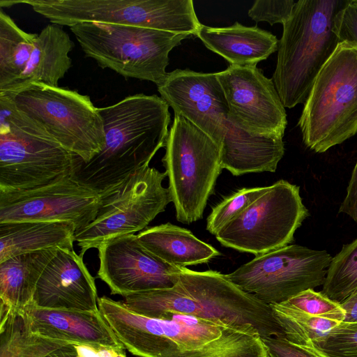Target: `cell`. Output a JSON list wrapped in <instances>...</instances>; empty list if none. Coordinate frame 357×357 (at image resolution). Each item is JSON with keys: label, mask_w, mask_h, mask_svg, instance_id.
Segmentation results:
<instances>
[{"label": "cell", "mask_w": 357, "mask_h": 357, "mask_svg": "<svg viewBox=\"0 0 357 357\" xmlns=\"http://www.w3.org/2000/svg\"><path fill=\"white\" fill-rule=\"evenodd\" d=\"M268 188V186L244 188L224 199L213 208L207 218L208 231L215 235L225 225L240 215L261 196Z\"/></svg>", "instance_id": "30"}, {"label": "cell", "mask_w": 357, "mask_h": 357, "mask_svg": "<svg viewBox=\"0 0 357 357\" xmlns=\"http://www.w3.org/2000/svg\"><path fill=\"white\" fill-rule=\"evenodd\" d=\"M322 286L321 292L340 303L357 291V238L332 257Z\"/></svg>", "instance_id": "29"}, {"label": "cell", "mask_w": 357, "mask_h": 357, "mask_svg": "<svg viewBox=\"0 0 357 357\" xmlns=\"http://www.w3.org/2000/svg\"><path fill=\"white\" fill-rule=\"evenodd\" d=\"M75 225L66 221H19L0 223V262L39 250L73 249Z\"/></svg>", "instance_id": "23"}, {"label": "cell", "mask_w": 357, "mask_h": 357, "mask_svg": "<svg viewBox=\"0 0 357 357\" xmlns=\"http://www.w3.org/2000/svg\"><path fill=\"white\" fill-rule=\"evenodd\" d=\"M0 357H45L70 344L33 333L24 310L1 309Z\"/></svg>", "instance_id": "26"}, {"label": "cell", "mask_w": 357, "mask_h": 357, "mask_svg": "<svg viewBox=\"0 0 357 357\" xmlns=\"http://www.w3.org/2000/svg\"><path fill=\"white\" fill-rule=\"evenodd\" d=\"M140 243L165 262L180 268L206 263L220 252L190 230L170 222L146 227L137 234Z\"/></svg>", "instance_id": "24"}, {"label": "cell", "mask_w": 357, "mask_h": 357, "mask_svg": "<svg viewBox=\"0 0 357 357\" xmlns=\"http://www.w3.org/2000/svg\"><path fill=\"white\" fill-rule=\"evenodd\" d=\"M266 357H324L310 347H303L284 337H261Z\"/></svg>", "instance_id": "34"}, {"label": "cell", "mask_w": 357, "mask_h": 357, "mask_svg": "<svg viewBox=\"0 0 357 357\" xmlns=\"http://www.w3.org/2000/svg\"><path fill=\"white\" fill-rule=\"evenodd\" d=\"M222 169L234 176L248 173L275 172L284 153L282 138L252 135L229 117L220 146Z\"/></svg>", "instance_id": "20"}, {"label": "cell", "mask_w": 357, "mask_h": 357, "mask_svg": "<svg viewBox=\"0 0 357 357\" xmlns=\"http://www.w3.org/2000/svg\"><path fill=\"white\" fill-rule=\"evenodd\" d=\"M339 213L349 215L357 222V160L347 188L346 196L340 206Z\"/></svg>", "instance_id": "36"}, {"label": "cell", "mask_w": 357, "mask_h": 357, "mask_svg": "<svg viewBox=\"0 0 357 357\" xmlns=\"http://www.w3.org/2000/svg\"><path fill=\"white\" fill-rule=\"evenodd\" d=\"M45 357H81L75 344H68L50 353Z\"/></svg>", "instance_id": "39"}, {"label": "cell", "mask_w": 357, "mask_h": 357, "mask_svg": "<svg viewBox=\"0 0 357 357\" xmlns=\"http://www.w3.org/2000/svg\"><path fill=\"white\" fill-rule=\"evenodd\" d=\"M340 43L347 41L357 45V1L350 2L341 9L334 19L333 29Z\"/></svg>", "instance_id": "35"}, {"label": "cell", "mask_w": 357, "mask_h": 357, "mask_svg": "<svg viewBox=\"0 0 357 357\" xmlns=\"http://www.w3.org/2000/svg\"><path fill=\"white\" fill-rule=\"evenodd\" d=\"M86 56L124 77L160 85L169 54L190 36L145 27L82 22L70 27Z\"/></svg>", "instance_id": "7"}, {"label": "cell", "mask_w": 357, "mask_h": 357, "mask_svg": "<svg viewBox=\"0 0 357 357\" xmlns=\"http://www.w3.org/2000/svg\"><path fill=\"white\" fill-rule=\"evenodd\" d=\"M308 215L299 186L279 180L215 236L225 247L257 256L290 245Z\"/></svg>", "instance_id": "12"}, {"label": "cell", "mask_w": 357, "mask_h": 357, "mask_svg": "<svg viewBox=\"0 0 357 357\" xmlns=\"http://www.w3.org/2000/svg\"><path fill=\"white\" fill-rule=\"evenodd\" d=\"M73 47V41L62 26L47 24L38 34L22 76L8 91L1 92H13L32 83L58 86L72 66L69 53Z\"/></svg>", "instance_id": "22"}, {"label": "cell", "mask_w": 357, "mask_h": 357, "mask_svg": "<svg viewBox=\"0 0 357 357\" xmlns=\"http://www.w3.org/2000/svg\"><path fill=\"white\" fill-rule=\"evenodd\" d=\"M217 76L235 124L252 135L283 138L287 114L272 79L256 66L229 65Z\"/></svg>", "instance_id": "15"}, {"label": "cell", "mask_w": 357, "mask_h": 357, "mask_svg": "<svg viewBox=\"0 0 357 357\" xmlns=\"http://www.w3.org/2000/svg\"><path fill=\"white\" fill-rule=\"evenodd\" d=\"M197 36L209 50L238 66H257L278 50L279 43L271 32L238 22L226 27L202 24Z\"/></svg>", "instance_id": "21"}, {"label": "cell", "mask_w": 357, "mask_h": 357, "mask_svg": "<svg viewBox=\"0 0 357 357\" xmlns=\"http://www.w3.org/2000/svg\"><path fill=\"white\" fill-rule=\"evenodd\" d=\"M97 249L100 261L97 277L108 285L112 294L124 297L170 288L179 280L178 267L148 251L135 234L108 240Z\"/></svg>", "instance_id": "16"}, {"label": "cell", "mask_w": 357, "mask_h": 357, "mask_svg": "<svg viewBox=\"0 0 357 357\" xmlns=\"http://www.w3.org/2000/svg\"><path fill=\"white\" fill-rule=\"evenodd\" d=\"M298 126L303 144L318 153L357 134L356 45H337L314 82Z\"/></svg>", "instance_id": "5"}, {"label": "cell", "mask_w": 357, "mask_h": 357, "mask_svg": "<svg viewBox=\"0 0 357 357\" xmlns=\"http://www.w3.org/2000/svg\"><path fill=\"white\" fill-rule=\"evenodd\" d=\"M169 105L157 95L139 93L98 108L105 143L87 162L79 159L72 178L102 197L139 169L149 166L165 146L170 123Z\"/></svg>", "instance_id": "2"}, {"label": "cell", "mask_w": 357, "mask_h": 357, "mask_svg": "<svg viewBox=\"0 0 357 357\" xmlns=\"http://www.w3.org/2000/svg\"><path fill=\"white\" fill-rule=\"evenodd\" d=\"M270 306L284 337L303 347H311L315 340L340 323L312 316L283 303Z\"/></svg>", "instance_id": "28"}, {"label": "cell", "mask_w": 357, "mask_h": 357, "mask_svg": "<svg viewBox=\"0 0 357 357\" xmlns=\"http://www.w3.org/2000/svg\"><path fill=\"white\" fill-rule=\"evenodd\" d=\"M80 158L0 92V191L34 188L72 176Z\"/></svg>", "instance_id": "6"}, {"label": "cell", "mask_w": 357, "mask_h": 357, "mask_svg": "<svg viewBox=\"0 0 357 357\" xmlns=\"http://www.w3.org/2000/svg\"><path fill=\"white\" fill-rule=\"evenodd\" d=\"M172 287L131 294L122 301L132 312L159 319L167 314L195 317L261 337H284L270 305L215 271L180 268Z\"/></svg>", "instance_id": "3"}, {"label": "cell", "mask_w": 357, "mask_h": 357, "mask_svg": "<svg viewBox=\"0 0 357 357\" xmlns=\"http://www.w3.org/2000/svg\"><path fill=\"white\" fill-rule=\"evenodd\" d=\"M95 280L73 249L58 248L42 273L32 305L41 308L96 312Z\"/></svg>", "instance_id": "18"}, {"label": "cell", "mask_w": 357, "mask_h": 357, "mask_svg": "<svg viewBox=\"0 0 357 357\" xmlns=\"http://www.w3.org/2000/svg\"><path fill=\"white\" fill-rule=\"evenodd\" d=\"M332 259L326 250L290 244L255 256L226 278L270 305L323 285Z\"/></svg>", "instance_id": "13"}, {"label": "cell", "mask_w": 357, "mask_h": 357, "mask_svg": "<svg viewBox=\"0 0 357 357\" xmlns=\"http://www.w3.org/2000/svg\"><path fill=\"white\" fill-rule=\"evenodd\" d=\"M101 200L99 193L72 176L34 188L0 191V223L66 221L79 231L94 220Z\"/></svg>", "instance_id": "14"}, {"label": "cell", "mask_w": 357, "mask_h": 357, "mask_svg": "<svg viewBox=\"0 0 357 357\" xmlns=\"http://www.w3.org/2000/svg\"><path fill=\"white\" fill-rule=\"evenodd\" d=\"M158 91L174 115L190 121L220 147L229 110L217 73L176 69L167 73Z\"/></svg>", "instance_id": "17"}, {"label": "cell", "mask_w": 357, "mask_h": 357, "mask_svg": "<svg viewBox=\"0 0 357 357\" xmlns=\"http://www.w3.org/2000/svg\"><path fill=\"white\" fill-rule=\"evenodd\" d=\"M295 3L293 0H256L248 10V15L256 22L283 24L289 18Z\"/></svg>", "instance_id": "33"}, {"label": "cell", "mask_w": 357, "mask_h": 357, "mask_svg": "<svg viewBox=\"0 0 357 357\" xmlns=\"http://www.w3.org/2000/svg\"><path fill=\"white\" fill-rule=\"evenodd\" d=\"M37 36L23 31L1 9L0 91H8L24 72Z\"/></svg>", "instance_id": "27"}, {"label": "cell", "mask_w": 357, "mask_h": 357, "mask_svg": "<svg viewBox=\"0 0 357 357\" xmlns=\"http://www.w3.org/2000/svg\"><path fill=\"white\" fill-rule=\"evenodd\" d=\"M29 5L61 26L100 22L135 26L175 33L197 34L202 24L192 0H20L3 1L4 7Z\"/></svg>", "instance_id": "8"}, {"label": "cell", "mask_w": 357, "mask_h": 357, "mask_svg": "<svg viewBox=\"0 0 357 357\" xmlns=\"http://www.w3.org/2000/svg\"><path fill=\"white\" fill-rule=\"evenodd\" d=\"M98 305L125 349L139 357H266L259 335L185 314L144 317L106 296Z\"/></svg>", "instance_id": "1"}, {"label": "cell", "mask_w": 357, "mask_h": 357, "mask_svg": "<svg viewBox=\"0 0 357 357\" xmlns=\"http://www.w3.org/2000/svg\"><path fill=\"white\" fill-rule=\"evenodd\" d=\"M81 357H126L125 352L105 347L75 344Z\"/></svg>", "instance_id": "37"}, {"label": "cell", "mask_w": 357, "mask_h": 357, "mask_svg": "<svg viewBox=\"0 0 357 357\" xmlns=\"http://www.w3.org/2000/svg\"><path fill=\"white\" fill-rule=\"evenodd\" d=\"M351 0H299L282 24L272 80L284 107L305 102L314 82L340 40L333 29Z\"/></svg>", "instance_id": "4"}, {"label": "cell", "mask_w": 357, "mask_h": 357, "mask_svg": "<svg viewBox=\"0 0 357 357\" xmlns=\"http://www.w3.org/2000/svg\"><path fill=\"white\" fill-rule=\"evenodd\" d=\"M324 357H357V321H342L310 347Z\"/></svg>", "instance_id": "31"}, {"label": "cell", "mask_w": 357, "mask_h": 357, "mask_svg": "<svg viewBox=\"0 0 357 357\" xmlns=\"http://www.w3.org/2000/svg\"><path fill=\"white\" fill-rule=\"evenodd\" d=\"M283 303L314 317L344 321L345 312L341 304L312 289L303 291Z\"/></svg>", "instance_id": "32"}, {"label": "cell", "mask_w": 357, "mask_h": 357, "mask_svg": "<svg viewBox=\"0 0 357 357\" xmlns=\"http://www.w3.org/2000/svg\"><path fill=\"white\" fill-rule=\"evenodd\" d=\"M356 1H357V0H356Z\"/></svg>", "instance_id": "40"}, {"label": "cell", "mask_w": 357, "mask_h": 357, "mask_svg": "<svg viewBox=\"0 0 357 357\" xmlns=\"http://www.w3.org/2000/svg\"><path fill=\"white\" fill-rule=\"evenodd\" d=\"M31 331L43 337L93 347L125 352L114 332L100 310L96 312L38 307L23 310Z\"/></svg>", "instance_id": "19"}, {"label": "cell", "mask_w": 357, "mask_h": 357, "mask_svg": "<svg viewBox=\"0 0 357 357\" xmlns=\"http://www.w3.org/2000/svg\"><path fill=\"white\" fill-rule=\"evenodd\" d=\"M3 93L11 97L23 114L83 161L90 160L103 149L102 119L89 96L40 83Z\"/></svg>", "instance_id": "10"}, {"label": "cell", "mask_w": 357, "mask_h": 357, "mask_svg": "<svg viewBox=\"0 0 357 357\" xmlns=\"http://www.w3.org/2000/svg\"><path fill=\"white\" fill-rule=\"evenodd\" d=\"M166 176L165 172L145 166L102 196L94 220L75 232L79 255L112 238L146 229L172 202L169 188L162 184Z\"/></svg>", "instance_id": "11"}, {"label": "cell", "mask_w": 357, "mask_h": 357, "mask_svg": "<svg viewBox=\"0 0 357 357\" xmlns=\"http://www.w3.org/2000/svg\"><path fill=\"white\" fill-rule=\"evenodd\" d=\"M163 165L176 218L183 224L201 219L222 168L218 145L182 116L174 115Z\"/></svg>", "instance_id": "9"}, {"label": "cell", "mask_w": 357, "mask_h": 357, "mask_svg": "<svg viewBox=\"0 0 357 357\" xmlns=\"http://www.w3.org/2000/svg\"><path fill=\"white\" fill-rule=\"evenodd\" d=\"M345 312V317L343 321H357V291L351 295L345 301L340 303Z\"/></svg>", "instance_id": "38"}, {"label": "cell", "mask_w": 357, "mask_h": 357, "mask_svg": "<svg viewBox=\"0 0 357 357\" xmlns=\"http://www.w3.org/2000/svg\"><path fill=\"white\" fill-rule=\"evenodd\" d=\"M57 249L24 253L0 262L1 309L23 310L33 303L38 282Z\"/></svg>", "instance_id": "25"}]
</instances>
